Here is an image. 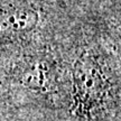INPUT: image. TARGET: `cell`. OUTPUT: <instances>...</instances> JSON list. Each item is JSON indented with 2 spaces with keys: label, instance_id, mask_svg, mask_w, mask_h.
I'll return each mask as SVG.
<instances>
[{
  "label": "cell",
  "instance_id": "obj_1",
  "mask_svg": "<svg viewBox=\"0 0 121 121\" xmlns=\"http://www.w3.org/2000/svg\"><path fill=\"white\" fill-rule=\"evenodd\" d=\"M69 112L75 121H119V103L100 64L92 57L75 63Z\"/></svg>",
  "mask_w": 121,
  "mask_h": 121
},
{
  "label": "cell",
  "instance_id": "obj_2",
  "mask_svg": "<svg viewBox=\"0 0 121 121\" xmlns=\"http://www.w3.org/2000/svg\"><path fill=\"white\" fill-rule=\"evenodd\" d=\"M49 72L45 62H33L22 69L18 80L28 89L45 93L48 91V83H51Z\"/></svg>",
  "mask_w": 121,
  "mask_h": 121
},
{
  "label": "cell",
  "instance_id": "obj_3",
  "mask_svg": "<svg viewBox=\"0 0 121 121\" xmlns=\"http://www.w3.org/2000/svg\"><path fill=\"white\" fill-rule=\"evenodd\" d=\"M0 20V33L10 34L28 30L37 22V15L33 11L24 13H16L10 17H4Z\"/></svg>",
  "mask_w": 121,
  "mask_h": 121
}]
</instances>
